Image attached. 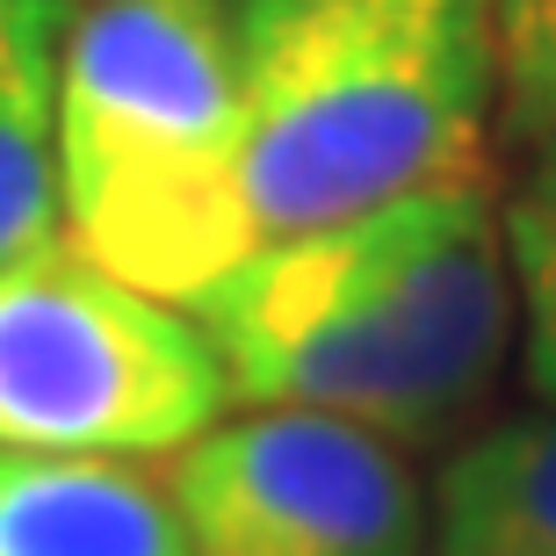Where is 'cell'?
<instances>
[{
  "instance_id": "3",
  "label": "cell",
  "mask_w": 556,
  "mask_h": 556,
  "mask_svg": "<svg viewBox=\"0 0 556 556\" xmlns=\"http://www.w3.org/2000/svg\"><path fill=\"white\" fill-rule=\"evenodd\" d=\"M65 239L116 282L195 304L261 247L225 0H80L51 109Z\"/></svg>"
},
{
  "instance_id": "8",
  "label": "cell",
  "mask_w": 556,
  "mask_h": 556,
  "mask_svg": "<svg viewBox=\"0 0 556 556\" xmlns=\"http://www.w3.org/2000/svg\"><path fill=\"white\" fill-rule=\"evenodd\" d=\"M59 29L65 0H0V261L59 231Z\"/></svg>"
},
{
  "instance_id": "7",
  "label": "cell",
  "mask_w": 556,
  "mask_h": 556,
  "mask_svg": "<svg viewBox=\"0 0 556 556\" xmlns=\"http://www.w3.org/2000/svg\"><path fill=\"white\" fill-rule=\"evenodd\" d=\"M427 556H556V405L477 427L441 463Z\"/></svg>"
},
{
  "instance_id": "6",
  "label": "cell",
  "mask_w": 556,
  "mask_h": 556,
  "mask_svg": "<svg viewBox=\"0 0 556 556\" xmlns=\"http://www.w3.org/2000/svg\"><path fill=\"white\" fill-rule=\"evenodd\" d=\"M0 556H195L166 477L130 455L0 448Z\"/></svg>"
},
{
  "instance_id": "9",
  "label": "cell",
  "mask_w": 556,
  "mask_h": 556,
  "mask_svg": "<svg viewBox=\"0 0 556 556\" xmlns=\"http://www.w3.org/2000/svg\"><path fill=\"white\" fill-rule=\"evenodd\" d=\"M506 268H514V318H520V376L542 405H556V130L528 138L520 181L498 195Z\"/></svg>"
},
{
  "instance_id": "4",
  "label": "cell",
  "mask_w": 556,
  "mask_h": 556,
  "mask_svg": "<svg viewBox=\"0 0 556 556\" xmlns=\"http://www.w3.org/2000/svg\"><path fill=\"white\" fill-rule=\"evenodd\" d=\"M225 405V362L181 304L116 282L65 231L0 261V448L174 455Z\"/></svg>"
},
{
  "instance_id": "10",
  "label": "cell",
  "mask_w": 556,
  "mask_h": 556,
  "mask_svg": "<svg viewBox=\"0 0 556 556\" xmlns=\"http://www.w3.org/2000/svg\"><path fill=\"white\" fill-rule=\"evenodd\" d=\"M498 109L514 138L556 130V0H492Z\"/></svg>"
},
{
  "instance_id": "5",
  "label": "cell",
  "mask_w": 556,
  "mask_h": 556,
  "mask_svg": "<svg viewBox=\"0 0 556 556\" xmlns=\"http://www.w3.org/2000/svg\"><path fill=\"white\" fill-rule=\"evenodd\" d=\"M195 556H427V492L397 441L304 405L217 419L166 463Z\"/></svg>"
},
{
  "instance_id": "1",
  "label": "cell",
  "mask_w": 556,
  "mask_h": 556,
  "mask_svg": "<svg viewBox=\"0 0 556 556\" xmlns=\"http://www.w3.org/2000/svg\"><path fill=\"white\" fill-rule=\"evenodd\" d=\"M231 397L304 405L433 448L470 427L514 348V268L484 174L282 231L181 304Z\"/></svg>"
},
{
  "instance_id": "2",
  "label": "cell",
  "mask_w": 556,
  "mask_h": 556,
  "mask_svg": "<svg viewBox=\"0 0 556 556\" xmlns=\"http://www.w3.org/2000/svg\"><path fill=\"white\" fill-rule=\"evenodd\" d=\"M261 239L484 174L492 0H225Z\"/></svg>"
}]
</instances>
